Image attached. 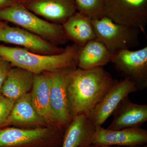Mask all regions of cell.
<instances>
[{"label":"cell","mask_w":147,"mask_h":147,"mask_svg":"<svg viewBox=\"0 0 147 147\" xmlns=\"http://www.w3.org/2000/svg\"><path fill=\"white\" fill-rule=\"evenodd\" d=\"M0 41L19 45L43 55H55L65 50L25 29L8 26H0Z\"/></svg>","instance_id":"9c48e42d"},{"label":"cell","mask_w":147,"mask_h":147,"mask_svg":"<svg viewBox=\"0 0 147 147\" xmlns=\"http://www.w3.org/2000/svg\"><path fill=\"white\" fill-rule=\"evenodd\" d=\"M15 100L0 94V126L6 125Z\"/></svg>","instance_id":"44dd1931"},{"label":"cell","mask_w":147,"mask_h":147,"mask_svg":"<svg viewBox=\"0 0 147 147\" xmlns=\"http://www.w3.org/2000/svg\"><path fill=\"white\" fill-rule=\"evenodd\" d=\"M0 19L18 25L55 45L65 43L68 40L63 25L40 18L21 2L0 9Z\"/></svg>","instance_id":"3957f363"},{"label":"cell","mask_w":147,"mask_h":147,"mask_svg":"<svg viewBox=\"0 0 147 147\" xmlns=\"http://www.w3.org/2000/svg\"><path fill=\"white\" fill-rule=\"evenodd\" d=\"M96 126L87 116H75L65 129L61 147H90Z\"/></svg>","instance_id":"5bb4252c"},{"label":"cell","mask_w":147,"mask_h":147,"mask_svg":"<svg viewBox=\"0 0 147 147\" xmlns=\"http://www.w3.org/2000/svg\"><path fill=\"white\" fill-rule=\"evenodd\" d=\"M92 23L96 38L113 55L139 45L141 32L138 29L117 24L105 16L92 20Z\"/></svg>","instance_id":"5b68a950"},{"label":"cell","mask_w":147,"mask_h":147,"mask_svg":"<svg viewBox=\"0 0 147 147\" xmlns=\"http://www.w3.org/2000/svg\"><path fill=\"white\" fill-rule=\"evenodd\" d=\"M113 55L96 38L80 48L77 57V67L82 69L103 67L111 63Z\"/></svg>","instance_id":"2e32d148"},{"label":"cell","mask_w":147,"mask_h":147,"mask_svg":"<svg viewBox=\"0 0 147 147\" xmlns=\"http://www.w3.org/2000/svg\"><path fill=\"white\" fill-rule=\"evenodd\" d=\"M114 119L107 129L141 127L147 121V105L131 102L129 96L120 102L112 114Z\"/></svg>","instance_id":"4fadbf2b"},{"label":"cell","mask_w":147,"mask_h":147,"mask_svg":"<svg viewBox=\"0 0 147 147\" xmlns=\"http://www.w3.org/2000/svg\"><path fill=\"white\" fill-rule=\"evenodd\" d=\"M111 62L121 76L134 83L137 90L147 88V46L135 51H119L113 54Z\"/></svg>","instance_id":"52a82bcc"},{"label":"cell","mask_w":147,"mask_h":147,"mask_svg":"<svg viewBox=\"0 0 147 147\" xmlns=\"http://www.w3.org/2000/svg\"><path fill=\"white\" fill-rule=\"evenodd\" d=\"M15 1L17 2H23L24 0H15Z\"/></svg>","instance_id":"d4e9b609"},{"label":"cell","mask_w":147,"mask_h":147,"mask_svg":"<svg viewBox=\"0 0 147 147\" xmlns=\"http://www.w3.org/2000/svg\"><path fill=\"white\" fill-rule=\"evenodd\" d=\"M34 76V74L23 69H11L2 86L1 94L17 100L32 89Z\"/></svg>","instance_id":"e0dca14e"},{"label":"cell","mask_w":147,"mask_h":147,"mask_svg":"<svg viewBox=\"0 0 147 147\" xmlns=\"http://www.w3.org/2000/svg\"><path fill=\"white\" fill-rule=\"evenodd\" d=\"M22 3L37 16L63 24L77 11L74 0H24Z\"/></svg>","instance_id":"7c38bea8"},{"label":"cell","mask_w":147,"mask_h":147,"mask_svg":"<svg viewBox=\"0 0 147 147\" xmlns=\"http://www.w3.org/2000/svg\"><path fill=\"white\" fill-rule=\"evenodd\" d=\"M77 11L91 18L99 19L104 16V0H74Z\"/></svg>","instance_id":"ffe728a7"},{"label":"cell","mask_w":147,"mask_h":147,"mask_svg":"<svg viewBox=\"0 0 147 147\" xmlns=\"http://www.w3.org/2000/svg\"><path fill=\"white\" fill-rule=\"evenodd\" d=\"M62 25L68 39L81 47L96 38L91 18L78 11Z\"/></svg>","instance_id":"ac0fdd59"},{"label":"cell","mask_w":147,"mask_h":147,"mask_svg":"<svg viewBox=\"0 0 147 147\" xmlns=\"http://www.w3.org/2000/svg\"><path fill=\"white\" fill-rule=\"evenodd\" d=\"M90 147H113L112 146H91ZM147 147V145H144L143 146H131V147Z\"/></svg>","instance_id":"cb8c5ba5"},{"label":"cell","mask_w":147,"mask_h":147,"mask_svg":"<svg viewBox=\"0 0 147 147\" xmlns=\"http://www.w3.org/2000/svg\"><path fill=\"white\" fill-rule=\"evenodd\" d=\"M147 144V130L141 127L110 130L100 125L96 126L92 141V146L125 147L143 146Z\"/></svg>","instance_id":"8fae6325"},{"label":"cell","mask_w":147,"mask_h":147,"mask_svg":"<svg viewBox=\"0 0 147 147\" xmlns=\"http://www.w3.org/2000/svg\"><path fill=\"white\" fill-rule=\"evenodd\" d=\"M73 68H75L66 69L51 73V115L55 124L65 129L72 120L67 98L66 84L67 74Z\"/></svg>","instance_id":"ba28073f"},{"label":"cell","mask_w":147,"mask_h":147,"mask_svg":"<svg viewBox=\"0 0 147 147\" xmlns=\"http://www.w3.org/2000/svg\"><path fill=\"white\" fill-rule=\"evenodd\" d=\"M137 91L136 86L129 79L117 80L88 118L95 126H101L112 115L123 99Z\"/></svg>","instance_id":"30bf717a"},{"label":"cell","mask_w":147,"mask_h":147,"mask_svg":"<svg viewBox=\"0 0 147 147\" xmlns=\"http://www.w3.org/2000/svg\"><path fill=\"white\" fill-rule=\"evenodd\" d=\"M11 65L9 62L0 56V94L2 86L11 68Z\"/></svg>","instance_id":"7402d4cb"},{"label":"cell","mask_w":147,"mask_h":147,"mask_svg":"<svg viewBox=\"0 0 147 147\" xmlns=\"http://www.w3.org/2000/svg\"><path fill=\"white\" fill-rule=\"evenodd\" d=\"M117 81L102 67L71 69L67 76L66 90L72 118L89 115Z\"/></svg>","instance_id":"6da1fadb"},{"label":"cell","mask_w":147,"mask_h":147,"mask_svg":"<svg viewBox=\"0 0 147 147\" xmlns=\"http://www.w3.org/2000/svg\"><path fill=\"white\" fill-rule=\"evenodd\" d=\"M65 129L56 125L3 129H0V147H61Z\"/></svg>","instance_id":"277c9868"},{"label":"cell","mask_w":147,"mask_h":147,"mask_svg":"<svg viewBox=\"0 0 147 147\" xmlns=\"http://www.w3.org/2000/svg\"><path fill=\"white\" fill-rule=\"evenodd\" d=\"M45 123L37 113L32 103L30 93L15 100L6 125L41 124Z\"/></svg>","instance_id":"d6986e66"},{"label":"cell","mask_w":147,"mask_h":147,"mask_svg":"<svg viewBox=\"0 0 147 147\" xmlns=\"http://www.w3.org/2000/svg\"><path fill=\"white\" fill-rule=\"evenodd\" d=\"M16 2L15 0H0V9L10 6Z\"/></svg>","instance_id":"603a6c76"},{"label":"cell","mask_w":147,"mask_h":147,"mask_svg":"<svg viewBox=\"0 0 147 147\" xmlns=\"http://www.w3.org/2000/svg\"><path fill=\"white\" fill-rule=\"evenodd\" d=\"M103 13L115 23L138 29L146 35L147 0H104Z\"/></svg>","instance_id":"8992f818"},{"label":"cell","mask_w":147,"mask_h":147,"mask_svg":"<svg viewBox=\"0 0 147 147\" xmlns=\"http://www.w3.org/2000/svg\"><path fill=\"white\" fill-rule=\"evenodd\" d=\"M81 47L74 43L63 52L55 55L32 53L24 48L0 45V56L12 65L38 74L45 71L53 73L77 67V57Z\"/></svg>","instance_id":"7a4b0ae2"},{"label":"cell","mask_w":147,"mask_h":147,"mask_svg":"<svg viewBox=\"0 0 147 147\" xmlns=\"http://www.w3.org/2000/svg\"><path fill=\"white\" fill-rule=\"evenodd\" d=\"M51 87V73L35 74L31 97L34 107L45 123L56 125L53 121L50 110Z\"/></svg>","instance_id":"9a60e30c"}]
</instances>
